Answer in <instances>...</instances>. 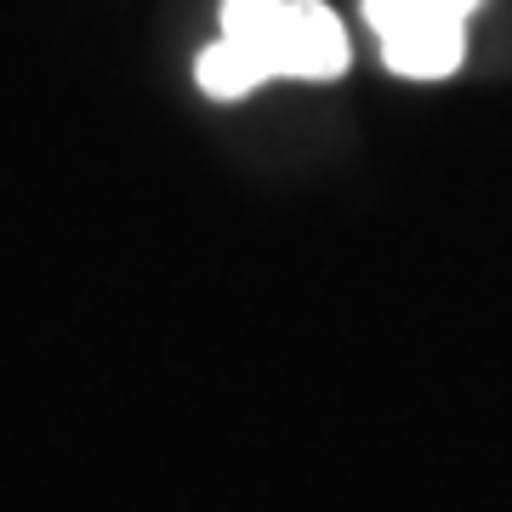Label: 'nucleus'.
I'll use <instances>...</instances> for the list:
<instances>
[{"label":"nucleus","instance_id":"nucleus-1","mask_svg":"<svg viewBox=\"0 0 512 512\" xmlns=\"http://www.w3.org/2000/svg\"><path fill=\"white\" fill-rule=\"evenodd\" d=\"M222 40L234 46L268 86L291 80H336L348 69V29L325 0H222Z\"/></svg>","mask_w":512,"mask_h":512},{"label":"nucleus","instance_id":"nucleus-2","mask_svg":"<svg viewBox=\"0 0 512 512\" xmlns=\"http://www.w3.org/2000/svg\"><path fill=\"white\" fill-rule=\"evenodd\" d=\"M478 0H365L370 29L382 35V63L404 80H444L467 52V12Z\"/></svg>","mask_w":512,"mask_h":512}]
</instances>
